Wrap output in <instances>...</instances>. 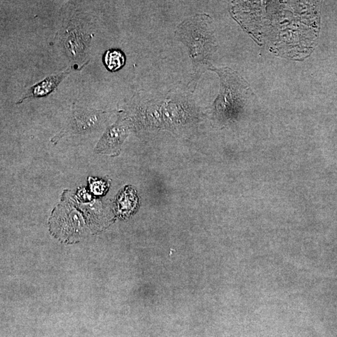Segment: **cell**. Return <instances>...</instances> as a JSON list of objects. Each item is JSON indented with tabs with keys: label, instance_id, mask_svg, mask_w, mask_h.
Returning a JSON list of instances; mask_svg holds the SVG:
<instances>
[{
	"label": "cell",
	"instance_id": "obj_1",
	"mask_svg": "<svg viewBox=\"0 0 337 337\" xmlns=\"http://www.w3.org/2000/svg\"><path fill=\"white\" fill-rule=\"evenodd\" d=\"M176 36L188 49L193 65L189 86L194 90L200 76L212 68L211 61L218 48L213 19L204 13L187 18L178 26Z\"/></svg>",
	"mask_w": 337,
	"mask_h": 337
},
{
	"label": "cell",
	"instance_id": "obj_2",
	"mask_svg": "<svg viewBox=\"0 0 337 337\" xmlns=\"http://www.w3.org/2000/svg\"><path fill=\"white\" fill-rule=\"evenodd\" d=\"M66 19L57 36L65 54L77 69L83 68L90 60L88 53L92 41L93 24L88 15L75 12Z\"/></svg>",
	"mask_w": 337,
	"mask_h": 337
},
{
	"label": "cell",
	"instance_id": "obj_3",
	"mask_svg": "<svg viewBox=\"0 0 337 337\" xmlns=\"http://www.w3.org/2000/svg\"><path fill=\"white\" fill-rule=\"evenodd\" d=\"M210 70L220 77V92L215 103L216 115L226 121L233 119L250 98L252 92L249 85L237 72L229 68L212 67Z\"/></svg>",
	"mask_w": 337,
	"mask_h": 337
},
{
	"label": "cell",
	"instance_id": "obj_4",
	"mask_svg": "<svg viewBox=\"0 0 337 337\" xmlns=\"http://www.w3.org/2000/svg\"><path fill=\"white\" fill-rule=\"evenodd\" d=\"M108 112L84 108L73 104L70 116L65 128L52 139L56 143L69 135H86L97 131Z\"/></svg>",
	"mask_w": 337,
	"mask_h": 337
},
{
	"label": "cell",
	"instance_id": "obj_5",
	"mask_svg": "<svg viewBox=\"0 0 337 337\" xmlns=\"http://www.w3.org/2000/svg\"><path fill=\"white\" fill-rule=\"evenodd\" d=\"M71 69L68 68L59 73L49 75L41 81L29 87L22 97L16 104H22L25 101L44 98L50 95L57 90L59 85L71 73Z\"/></svg>",
	"mask_w": 337,
	"mask_h": 337
},
{
	"label": "cell",
	"instance_id": "obj_6",
	"mask_svg": "<svg viewBox=\"0 0 337 337\" xmlns=\"http://www.w3.org/2000/svg\"><path fill=\"white\" fill-rule=\"evenodd\" d=\"M128 127L119 119L114 124L109 127L96 146L95 152L102 154H113L120 148L127 137Z\"/></svg>",
	"mask_w": 337,
	"mask_h": 337
},
{
	"label": "cell",
	"instance_id": "obj_7",
	"mask_svg": "<svg viewBox=\"0 0 337 337\" xmlns=\"http://www.w3.org/2000/svg\"><path fill=\"white\" fill-rule=\"evenodd\" d=\"M125 61L124 53L120 50L110 49L104 55V64L109 71H119L125 65Z\"/></svg>",
	"mask_w": 337,
	"mask_h": 337
},
{
	"label": "cell",
	"instance_id": "obj_8",
	"mask_svg": "<svg viewBox=\"0 0 337 337\" xmlns=\"http://www.w3.org/2000/svg\"><path fill=\"white\" fill-rule=\"evenodd\" d=\"M92 187V191L95 192V194L101 195L103 193V192L102 191V190L100 188V187L103 189L104 191H105L106 185L102 181H97L93 183Z\"/></svg>",
	"mask_w": 337,
	"mask_h": 337
}]
</instances>
